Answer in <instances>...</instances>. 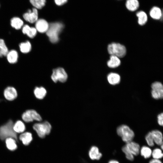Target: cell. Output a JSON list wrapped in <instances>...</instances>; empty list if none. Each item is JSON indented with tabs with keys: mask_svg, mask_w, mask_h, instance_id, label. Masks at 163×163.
<instances>
[{
	"mask_svg": "<svg viewBox=\"0 0 163 163\" xmlns=\"http://www.w3.org/2000/svg\"><path fill=\"white\" fill-rule=\"evenodd\" d=\"M63 28V25L59 22L52 23L49 24L46 34L50 41L53 43L59 40V35Z\"/></svg>",
	"mask_w": 163,
	"mask_h": 163,
	"instance_id": "6da1fadb",
	"label": "cell"
},
{
	"mask_svg": "<svg viewBox=\"0 0 163 163\" xmlns=\"http://www.w3.org/2000/svg\"><path fill=\"white\" fill-rule=\"evenodd\" d=\"M13 121L10 120L5 124L0 126V139L5 140L7 138L11 137L17 140V133L13 129Z\"/></svg>",
	"mask_w": 163,
	"mask_h": 163,
	"instance_id": "7a4b0ae2",
	"label": "cell"
},
{
	"mask_svg": "<svg viewBox=\"0 0 163 163\" xmlns=\"http://www.w3.org/2000/svg\"><path fill=\"white\" fill-rule=\"evenodd\" d=\"M118 135L126 143L132 141L134 137V133L130 127L125 125H121L117 129Z\"/></svg>",
	"mask_w": 163,
	"mask_h": 163,
	"instance_id": "3957f363",
	"label": "cell"
},
{
	"mask_svg": "<svg viewBox=\"0 0 163 163\" xmlns=\"http://www.w3.org/2000/svg\"><path fill=\"white\" fill-rule=\"evenodd\" d=\"M107 51L111 55H114L119 58L124 57L126 52V49L124 46L115 43H113L108 45Z\"/></svg>",
	"mask_w": 163,
	"mask_h": 163,
	"instance_id": "277c9868",
	"label": "cell"
},
{
	"mask_svg": "<svg viewBox=\"0 0 163 163\" xmlns=\"http://www.w3.org/2000/svg\"><path fill=\"white\" fill-rule=\"evenodd\" d=\"M33 128L40 138H43L49 134L52 128L50 124L47 121L34 124Z\"/></svg>",
	"mask_w": 163,
	"mask_h": 163,
	"instance_id": "5b68a950",
	"label": "cell"
},
{
	"mask_svg": "<svg viewBox=\"0 0 163 163\" xmlns=\"http://www.w3.org/2000/svg\"><path fill=\"white\" fill-rule=\"evenodd\" d=\"M68 78L67 75L65 70L62 68H58L53 70L51 76L52 80L55 82L59 81L64 82Z\"/></svg>",
	"mask_w": 163,
	"mask_h": 163,
	"instance_id": "8992f818",
	"label": "cell"
},
{
	"mask_svg": "<svg viewBox=\"0 0 163 163\" xmlns=\"http://www.w3.org/2000/svg\"><path fill=\"white\" fill-rule=\"evenodd\" d=\"M22 118L26 122H31L34 120L40 121L42 119L40 115L34 110H27L22 115Z\"/></svg>",
	"mask_w": 163,
	"mask_h": 163,
	"instance_id": "52a82bcc",
	"label": "cell"
},
{
	"mask_svg": "<svg viewBox=\"0 0 163 163\" xmlns=\"http://www.w3.org/2000/svg\"><path fill=\"white\" fill-rule=\"evenodd\" d=\"M151 87V93L152 97L155 99L162 98L163 86L162 83L160 82H155L152 84Z\"/></svg>",
	"mask_w": 163,
	"mask_h": 163,
	"instance_id": "ba28073f",
	"label": "cell"
},
{
	"mask_svg": "<svg viewBox=\"0 0 163 163\" xmlns=\"http://www.w3.org/2000/svg\"><path fill=\"white\" fill-rule=\"evenodd\" d=\"M23 17L25 21L29 23H35L38 19L37 9L34 8L28 9L23 14Z\"/></svg>",
	"mask_w": 163,
	"mask_h": 163,
	"instance_id": "9c48e42d",
	"label": "cell"
},
{
	"mask_svg": "<svg viewBox=\"0 0 163 163\" xmlns=\"http://www.w3.org/2000/svg\"><path fill=\"white\" fill-rule=\"evenodd\" d=\"M49 26L47 21L43 19H38L35 22V28L37 31L41 33L46 32Z\"/></svg>",
	"mask_w": 163,
	"mask_h": 163,
	"instance_id": "30bf717a",
	"label": "cell"
},
{
	"mask_svg": "<svg viewBox=\"0 0 163 163\" xmlns=\"http://www.w3.org/2000/svg\"><path fill=\"white\" fill-rule=\"evenodd\" d=\"M4 96L7 100L12 101L15 99L17 96V92L16 89L12 87H8L4 90Z\"/></svg>",
	"mask_w": 163,
	"mask_h": 163,
	"instance_id": "8fae6325",
	"label": "cell"
},
{
	"mask_svg": "<svg viewBox=\"0 0 163 163\" xmlns=\"http://www.w3.org/2000/svg\"><path fill=\"white\" fill-rule=\"evenodd\" d=\"M125 145L134 156L137 155L140 153V147L138 143L132 141L126 143Z\"/></svg>",
	"mask_w": 163,
	"mask_h": 163,
	"instance_id": "7c38bea8",
	"label": "cell"
},
{
	"mask_svg": "<svg viewBox=\"0 0 163 163\" xmlns=\"http://www.w3.org/2000/svg\"><path fill=\"white\" fill-rule=\"evenodd\" d=\"M22 31L23 34L31 38L36 36L37 32L35 27H30L28 24L24 25L22 28Z\"/></svg>",
	"mask_w": 163,
	"mask_h": 163,
	"instance_id": "4fadbf2b",
	"label": "cell"
},
{
	"mask_svg": "<svg viewBox=\"0 0 163 163\" xmlns=\"http://www.w3.org/2000/svg\"><path fill=\"white\" fill-rule=\"evenodd\" d=\"M88 155L90 158L92 160H99L102 156V154L99 152L98 147L95 146L91 147L89 150Z\"/></svg>",
	"mask_w": 163,
	"mask_h": 163,
	"instance_id": "5bb4252c",
	"label": "cell"
},
{
	"mask_svg": "<svg viewBox=\"0 0 163 163\" xmlns=\"http://www.w3.org/2000/svg\"><path fill=\"white\" fill-rule=\"evenodd\" d=\"M6 56L8 62L10 64H13L17 62L18 54L16 50H12L8 51Z\"/></svg>",
	"mask_w": 163,
	"mask_h": 163,
	"instance_id": "9a60e30c",
	"label": "cell"
},
{
	"mask_svg": "<svg viewBox=\"0 0 163 163\" xmlns=\"http://www.w3.org/2000/svg\"><path fill=\"white\" fill-rule=\"evenodd\" d=\"M107 78L109 83L112 85H117L120 81V75L116 73H110L108 75Z\"/></svg>",
	"mask_w": 163,
	"mask_h": 163,
	"instance_id": "2e32d148",
	"label": "cell"
},
{
	"mask_svg": "<svg viewBox=\"0 0 163 163\" xmlns=\"http://www.w3.org/2000/svg\"><path fill=\"white\" fill-rule=\"evenodd\" d=\"M10 24L12 27L17 30L22 28L24 25L23 20L18 17L12 18L10 20Z\"/></svg>",
	"mask_w": 163,
	"mask_h": 163,
	"instance_id": "e0dca14e",
	"label": "cell"
},
{
	"mask_svg": "<svg viewBox=\"0 0 163 163\" xmlns=\"http://www.w3.org/2000/svg\"><path fill=\"white\" fill-rule=\"evenodd\" d=\"M155 143L159 145L163 144V136L162 133L158 130L151 131Z\"/></svg>",
	"mask_w": 163,
	"mask_h": 163,
	"instance_id": "ac0fdd59",
	"label": "cell"
},
{
	"mask_svg": "<svg viewBox=\"0 0 163 163\" xmlns=\"http://www.w3.org/2000/svg\"><path fill=\"white\" fill-rule=\"evenodd\" d=\"M19 139L24 145H28L33 139L32 134L29 132H25L22 133L19 136Z\"/></svg>",
	"mask_w": 163,
	"mask_h": 163,
	"instance_id": "d6986e66",
	"label": "cell"
},
{
	"mask_svg": "<svg viewBox=\"0 0 163 163\" xmlns=\"http://www.w3.org/2000/svg\"><path fill=\"white\" fill-rule=\"evenodd\" d=\"M120 63L119 58L114 55H111L110 59L107 62V65L110 68H114L119 66Z\"/></svg>",
	"mask_w": 163,
	"mask_h": 163,
	"instance_id": "ffe728a7",
	"label": "cell"
},
{
	"mask_svg": "<svg viewBox=\"0 0 163 163\" xmlns=\"http://www.w3.org/2000/svg\"><path fill=\"white\" fill-rule=\"evenodd\" d=\"M149 14L151 17L155 20H159L162 16L161 9L156 6L153 7L150 10Z\"/></svg>",
	"mask_w": 163,
	"mask_h": 163,
	"instance_id": "44dd1931",
	"label": "cell"
},
{
	"mask_svg": "<svg viewBox=\"0 0 163 163\" xmlns=\"http://www.w3.org/2000/svg\"><path fill=\"white\" fill-rule=\"evenodd\" d=\"M126 6L129 10L134 11L139 8V3L138 0H126Z\"/></svg>",
	"mask_w": 163,
	"mask_h": 163,
	"instance_id": "7402d4cb",
	"label": "cell"
},
{
	"mask_svg": "<svg viewBox=\"0 0 163 163\" xmlns=\"http://www.w3.org/2000/svg\"><path fill=\"white\" fill-rule=\"evenodd\" d=\"M34 94L36 97L39 99H43L46 96V91L42 87H36L34 90Z\"/></svg>",
	"mask_w": 163,
	"mask_h": 163,
	"instance_id": "603a6c76",
	"label": "cell"
},
{
	"mask_svg": "<svg viewBox=\"0 0 163 163\" xmlns=\"http://www.w3.org/2000/svg\"><path fill=\"white\" fill-rule=\"evenodd\" d=\"M31 45L30 42L27 40L21 43L19 45L21 52L23 53H27L30 52L31 49Z\"/></svg>",
	"mask_w": 163,
	"mask_h": 163,
	"instance_id": "cb8c5ba5",
	"label": "cell"
},
{
	"mask_svg": "<svg viewBox=\"0 0 163 163\" xmlns=\"http://www.w3.org/2000/svg\"><path fill=\"white\" fill-rule=\"evenodd\" d=\"M13 129L17 133H22L25 130V126L24 123L20 120L17 121L14 124Z\"/></svg>",
	"mask_w": 163,
	"mask_h": 163,
	"instance_id": "d4e9b609",
	"label": "cell"
},
{
	"mask_svg": "<svg viewBox=\"0 0 163 163\" xmlns=\"http://www.w3.org/2000/svg\"><path fill=\"white\" fill-rule=\"evenodd\" d=\"M5 142L6 146L9 150L13 151L17 149V146L16 140L14 138L11 137L7 138L5 139Z\"/></svg>",
	"mask_w": 163,
	"mask_h": 163,
	"instance_id": "484cf974",
	"label": "cell"
},
{
	"mask_svg": "<svg viewBox=\"0 0 163 163\" xmlns=\"http://www.w3.org/2000/svg\"><path fill=\"white\" fill-rule=\"evenodd\" d=\"M136 15L138 18V22L139 24L140 25H143L146 23L148 17L146 13L143 11L138 12Z\"/></svg>",
	"mask_w": 163,
	"mask_h": 163,
	"instance_id": "4316f807",
	"label": "cell"
},
{
	"mask_svg": "<svg viewBox=\"0 0 163 163\" xmlns=\"http://www.w3.org/2000/svg\"><path fill=\"white\" fill-rule=\"evenodd\" d=\"M152 151L149 147L144 146L140 149V153L145 158H148L152 156Z\"/></svg>",
	"mask_w": 163,
	"mask_h": 163,
	"instance_id": "83f0119b",
	"label": "cell"
},
{
	"mask_svg": "<svg viewBox=\"0 0 163 163\" xmlns=\"http://www.w3.org/2000/svg\"><path fill=\"white\" fill-rule=\"evenodd\" d=\"M34 8L38 9L42 8L45 5L46 0H29Z\"/></svg>",
	"mask_w": 163,
	"mask_h": 163,
	"instance_id": "f1b7e54d",
	"label": "cell"
},
{
	"mask_svg": "<svg viewBox=\"0 0 163 163\" xmlns=\"http://www.w3.org/2000/svg\"><path fill=\"white\" fill-rule=\"evenodd\" d=\"M8 51L4 40L0 39V57L6 56Z\"/></svg>",
	"mask_w": 163,
	"mask_h": 163,
	"instance_id": "f546056e",
	"label": "cell"
},
{
	"mask_svg": "<svg viewBox=\"0 0 163 163\" xmlns=\"http://www.w3.org/2000/svg\"><path fill=\"white\" fill-rule=\"evenodd\" d=\"M152 155L154 159H158L163 157L162 150L159 148H155L152 152Z\"/></svg>",
	"mask_w": 163,
	"mask_h": 163,
	"instance_id": "4dcf8cb0",
	"label": "cell"
},
{
	"mask_svg": "<svg viewBox=\"0 0 163 163\" xmlns=\"http://www.w3.org/2000/svg\"><path fill=\"white\" fill-rule=\"evenodd\" d=\"M122 150L125 154L126 158L130 161H133L134 159V155L128 150L125 145L123 146L122 149Z\"/></svg>",
	"mask_w": 163,
	"mask_h": 163,
	"instance_id": "1f68e13d",
	"label": "cell"
},
{
	"mask_svg": "<svg viewBox=\"0 0 163 163\" xmlns=\"http://www.w3.org/2000/svg\"><path fill=\"white\" fill-rule=\"evenodd\" d=\"M146 142L149 146L152 147L154 145L155 143L151 132H149L145 137Z\"/></svg>",
	"mask_w": 163,
	"mask_h": 163,
	"instance_id": "d6a6232c",
	"label": "cell"
},
{
	"mask_svg": "<svg viewBox=\"0 0 163 163\" xmlns=\"http://www.w3.org/2000/svg\"><path fill=\"white\" fill-rule=\"evenodd\" d=\"M163 113H161L158 114L157 116L158 123V124L161 126H162L163 125Z\"/></svg>",
	"mask_w": 163,
	"mask_h": 163,
	"instance_id": "836d02e7",
	"label": "cell"
},
{
	"mask_svg": "<svg viewBox=\"0 0 163 163\" xmlns=\"http://www.w3.org/2000/svg\"><path fill=\"white\" fill-rule=\"evenodd\" d=\"M67 0H54L56 4L58 6H61L66 3Z\"/></svg>",
	"mask_w": 163,
	"mask_h": 163,
	"instance_id": "e575fe53",
	"label": "cell"
},
{
	"mask_svg": "<svg viewBox=\"0 0 163 163\" xmlns=\"http://www.w3.org/2000/svg\"><path fill=\"white\" fill-rule=\"evenodd\" d=\"M149 163H162L161 161L158 159H153L151 160Z\"/></svg>",
	"mask_w": 163,
	"mask_h": 163,
	"instance_id": "d590c367",
	"label": "cell"
},
{
	"mask_svg": "<svg viewBox=\"0 0 163 163\" xmlns=\"http://www.w3.org/2000/svg\"><path fill=\"white\" fill-rule=\"evenodd\" d=\"M108 163H120L118 161L115 160H110Z\"/></svg>",
	"mask_w": 163,
	"mask_h": 163,
	"instance_id": "8d00e7d4",
	"label": "cell"
},
{
	"mask_svg": "<svg viewBox=\"0 0 163 163\" xmlns=\"http://www.w3.org/2000/svg\"></svg>",
	"mask_w": 163,
	"mask_h": 163,
	"instance_id": "74e56055",
	"label": "cell"
}]
</instances>
